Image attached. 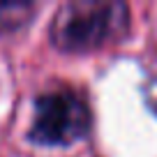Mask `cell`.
Segmentation results:
<instances>
[{
    "instance_id": "7a4b0ae2",
    "label": "cell",
    "mask_w": 157,
    "mask_h": 157,
    "mask_svg": "<svg viewBox=\"0 0 157 157\" xmlns=\"http://www.w3.org/2000/svg\"><path fill=\"white\" fill-rule=\"evenodd\" d=\"M90 123V109L78 93L69 88L49 90L35 102L30 139L42 146H69L88 134Z\"/></svg>"
},
{
    "instance_id": "6da1fadb",
    "label": "cell",
    "mask_w": 157,
    "mask_h": 157,
    "mask_svg": "<svg viewBox=\"0 0 157 157\" xmlns=\"http://www.w3.org/2000/svg\"><path fill=\"white\" fill-rule=\"evenodd\" d=\"M129 10L123 2H65L51 23V39L63 51H90L118 39L127 30Z\"/></svg>"
}]
</instances>
